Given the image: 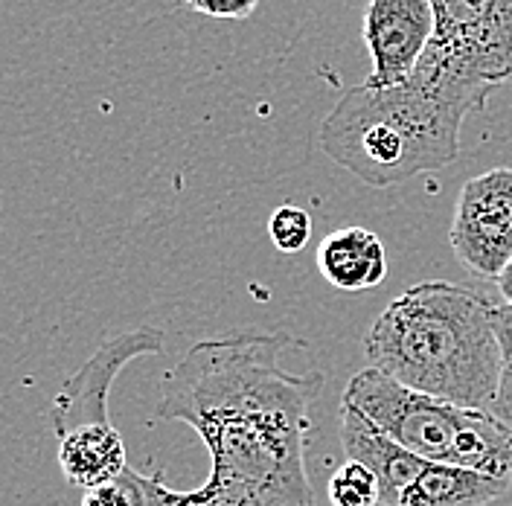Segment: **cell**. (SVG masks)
Instances as JSON below:
<instances>
[{
	"label": "cell",
	"instance_id": "cell-7",
	"mask_svg": "<svg viewBox=\"0 0 512 506\" xmlns=\"http://www.w3.org/2000/svg\"><path fill=\"white\" fill-rule=\"evenodd\" d=\"M160 352H163V335L152 326H140L134 332L108 338L56 393L50 405L53 434L62 440L64 434L85 425H111L108 393L114 379L123 373L128 361L140 355H160Z\"/></svg>",
	"mask_w": 512,
	"mask_h": 506
},
{
	"label": "cell",
	"instance_id": "cell-17",
	"mask_svg": "<svg viewBox=\"0 0 512 506\" xmlns=\"http://www.w3.org/2000/svg\"><path fill=\"white\" fill-rule=\"evenodd\" d=\"M259 0H187V6L201 12V15H210V18H224V21H239V18H248L256 9Z\"/></svg>",
	"mask_w": 512,
	"mask_h": 506
},
{
	"label": "cell",
	"instance_id": "cell-14",
	"mask_svg": "<svg viewBox=\"0 0 512 506\" xmlns=\"http://www.w3.org/2000/svg\"><path fill=\"white\" fill-rule=\"evenodd\" d=\"M495 332L501 341V381H498V396L492 402V416L501 419L512 431V306H495Z\"/></svg>",
	"mask_w": 512,
	"mask_h": 506
},
{
	"label": "cell",
	"instance_id": "cell-6",
	"mask_svg": "<svg viewBox=\"0 0 512 506\" xmlns=\"http://www.w3.org/2000/svg\"><path fill=\"white\" fill-rule=\"evenodd\" d=\"M448 242L469 274L498 283L512 259V169H489L463 184Z\"/></svg>",
	"mask_w": 512,
	"mask_h": 506
},
{
	"label": "cell",
	"instance_id": "cell-8",
	"mask_svg": "<svg viewBox=\"0 0 512 506\" xmlns=\"http://www.w3.org/2000/svg\"><path fill=\"white\" fill-rule=\"evenodd\" d=\"M431 0H370L364 9V44L373 70L364 79L373 88H393L414 76L434 38Z\"/></svg>",
	"mask_w": 512,
	"mask_h": 506
},
{
	"label": "cell",
	"instance_id": "cell-16",
	"mask_svg": "<svg viewBox=\"0 0 512 506\" xmlns=\"http://www.w3.org/2000/svg\"><path fill=\"white\" fill-rule=\"evenodd\" d=\"M82 506H140V489L134 483V472L126 469V475L108 486L91 489L85 495Z\"/></svg>",
	"mask_w": 512,
	"mask_h": 506
},
{
	"label": "cell",
	"instance_id": "cell-3",
	"mask_svg": "<svg viewBox=\"0 0 512 506\" xmlns=\"http://www.w3.org/2000/svg\"><path fill=\"white\" fill-rule=\"evenodd\" d=\"M370 367L457 408L492 411L501 381L495 303L469 285L431 280L393 297L364 335Z\"/></svg>",
	"mask_w": 512,
	"mask_h": 506
},
{
	"label": "cell",
	"instance_id": "cell-5",
	"mask_svg": "<svg viewBox=\"0 0 512 506\" xmlns=\"http://www.w3.org/2000/svg\"><path fill=\"white\" fill-rule=\"evenodd\" d=\"M434 38L425 62L480 88L512 85V0H431Z\"/></svg>",
	"mask_w": 512,
	"mask_h": 506
},
{
	"label": "cell",
	"instance_id": "cell-2",
	"mask_svg": "<svg viewBox=\"0 0 512 506\" xmlns=\"http://www.w3.org/2000/svg\"><path fill=\"white\" fill-rule=\"evenodd\" d=\"M489 94L422 59L402 85L347 88L320 126V149L361 184L387 190L454 163L463 120Z\"/></svg>",
	"mask_w": 512,
	"mask_h": 506
},
{
	"label": "cell",
	"instance_id": "cell-18",
	"mask_svg": "<svg viewBox=\"0 0 512 506\" xmlns=\"http://www.w3.org/2000/svg\"><path fill=\"white\" fill-rule=\"evenodd\" d=\"M498 291H501V297L507 300V306H512V259H510V265L504 268V274L498 277Z\"/></svg>",
	"mask_w": 512,
	"mask_h": 506
},
{
	"label": "cell",
	"instance_id": "cell-11",
	"mask_svg": "<svg viewBox=\"0 0 512 506\" xmlns=\"http://www.w3.org/2000/svg\"><path fill=\"white\" fill-rule=\"evenodd\" d=\"M59 466L70 486L85 492L126 475V445L114 425H85L59 440Z\"/></svg>",
	"mask_w": 512,
	"mask_h": 506
},
{
	"label": "cell",
	"instance_id": "cell-4",
	"mask_svg": "<svg viewBox=\"0 0 512 506\" xmlns=\"http://www.w3.org/2000/svg\"><path fill=\"white\" fill-rule=\"evenodd\" d=\"M341 405L355 408L384 437L428 463L512 480V431L489 411L416 393L376 367L352 376Z\"/></svg>",
	"mask_w": 512,
	"mask_h": 506
},
{
	"label": "cell",
	"instance_id": "cell-15",
	"mask_svg": "<svg viewBox=\"0 0 512 506\" xmlns=\"http://www.w3.org/2000/svg\"><path fill=\"white\" fill-rule=\"evenodd\" d=\"M268 236L277 251H303L312 239V216L294 204H286V207L274 210V216L268 219Z\"/></svg>",
	"mask_w": 512,
	"mask_h": 506
},
{
	"label": "cell",
	"instance_id": "cell-12",
	"mask_svg": "<svg viewBox=\"0 0 512 506\" xmlns=\"http://www.w3.org/2000/svg\"><path fill=\"white\" fill-rule=\"evenodd\" d=\"M512 480L463 466L425 463L396 506H489L510 492Z\"/></svg>",
	"mask_w": 512,
	"mask_h": 506
},
{
	"label": "cell",
	"instance_id": "cell-13",
	"mask_svg": "<svg viewBox=\"0 0 512 506\" xmlns=\"http://www.w3.org/2000/svg\"><path fill=\"white\" fill-rule=\"evenodd\" d=\"M326 495H329L332 506H382L379 480L367 466H361L355 460H347L335 475L329 477Z\"/></svg>",
	"mask_w": 512,
	"mask_h": 506
},
{
	"label": "cell",
	"instance_id": "cell-1",
	"mask_svg": "<svg viewBox=\"0 0 512 506\" xmlns=\"http://www.w3.org/2000/svg\"><path fill=\"white\" fill-rule=\"evenodd\" d=\"M283 335L201 341L160 381V419L187 422L210 451V477L169 489L134 472L140 506H315L306 475L309 408L323 373H288Z\"/></svg>",
	"mask_w": 512,
	"mask_h": 506
},
{
	"label": "cell",
	"instance_id": "cell-9",
	"mask_svg": "<svg viewBox=\"0 0 512 506\" xmlns=\"http://www.w3.org/2000/svg\"><path fill=\"white\" fill-rule=\"evenodd\" d=\"M341 445H344L347 460L367 466L376 475L382 506L399 504L402 492L414 483V477L428 463L393 443L390 437H384L373 422H367L350 405H341Z\"/></svg>",
	"mask_w": 512,
	"mask_h": 506
},
{
	"label": "cell",
	"instance_id": "cell-10",
	"mask_svg": "<svg viewBox=\"0 0 512 506\" xmlns=\"http://www.w3.org/2000/svg\"><path fill=\"white\" fill-rule=\"evenodd\" d=\"M323 280L341 291H370L387 277V253L382 239L364 227H341L318 248Z\"/></svg>",
	"mask_w": 512,
	"mask_h": 506
}]
</instances>
